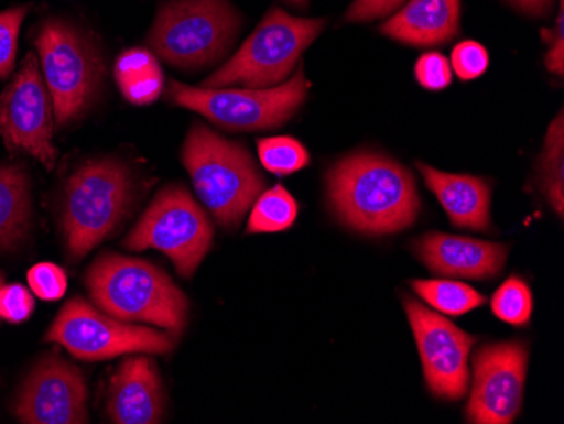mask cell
<instances>
[{"instance_id": "obj_1", "label": "cell", "mask_w": 564, "mask_h": 424, "mask_svg": "<svg viewBox=\"0 0 564 424\" xmlns=\"http://www.w3.org/2000/svg\"><path fill=\"white\" fill-rule=\"evenodd\" d=\"M328 198L345 226L367 236H388L413 226L420 195L413 174L391 157L357 153L329 170Z\"/></svg>"}, {"instance_id": "obj_2", "label": "cell", "mask_w": 564, "mask_h": 424, "mask_svg": "<svg viewBox=\"0 0 564 424\" xmlns=\"http://www.w3.org/2000/svg\"><path fill=\"white\" fill-rule=\"evenodd\" d=\"M95 305L122 322H145L177 337L186 327L188 300L166 272L151 262L101 254L87 271Z\"/></svg>"}, {"instance_id": "obj_3", "label": "cell", "mask_w": 564, "mask_h": 424, "mask_svg": "<svg viewBox=\"0 0 564 424\" xmlns=\"http://www.w3.org/2000/svg\"><path fill=\"white\" fill-rule=\"evenodd\" d=\"M183 164L203 205L224 229H236L265 188L246 145L196 122L183 145Z\"/></svg>"}, {"instance_id": "obj_4", "label": "cell", "mask_w": 564, "mask_h": 424, "mask_svg": "<svg viewBox=\"0 0 564 424\" xmlns=\"http://www.w3.org/2000/svg\"><path fill=\"white\" fill-rule=\"evenodd\" d=\"M134 196V173L120 160L97 157L76 167L62 196V226L69 256L85 258L109 237L131 211Z\"/></svg>"}, {"instance_id": "obj_5", "label": "cell", "mask_w": 564, "mask_h": 424, "mask_svg": "<svg viewBox=\"0 0 564 424\" xmlns=\"http://www.w3.org/2000/svg\"><path fill=\"white\" fill-rule=\"evenodd\" d=\"M41 73L59 128L80 120L104 84V58L88 31L62 18L41 22L34 36Z\"/></svg>"}, {"instance_id": "obj_6", "label": "cell", "mask_w": 564, "mask_h": 424, "mask_svg": "<svg viewBox=\"0 0 564 424\" xmlns=\"http://www.w3.org/2000/svg\"><path fill=\"white\" fill-rule=\"evenodd\" d=\"M242 18L230 0H167L149 31L151 52L167 65L196 72L227 55Z\"/></svg>"}, {"instance_id": "obj_7", "label": "cell", "mask_w": 564, "mask_h": 424, "mask_svg": "<svg viewBox=\"0 0 564 424\" xmlns=\"http://www.w3.org/2000/svg\"><path fill=\"white\" fill-rule=\"evenodd\" d=\"M325 19H304L269 9L239 52L203 81L205 88H272L284 84L301 55L325 30Z\"/></svg>"}, {"instance_id": "obj_8", "label": "cell", "mask_w": 564, "mask_h": 424, "mask_svg": "<svg viewBox=\"0 0 564 424\" xmlns=\"http://www.w3.org/2000/svg\"><path fill=\"white\" fill-rule=\"evenodd\" d=\"M304 73L272 88H198L171 81L167 98L174 106L207 117L228 131H268L293 119L306 100Z\"/></svg>"}, {"instance_id": "obj_9", "label": "cell", "mask_w": 564, "mask_h": 424, "mask_svg": "<svg viewBox=\"0 0 564 424\" xmlns=\"http://www.w3.org/2000/svg\"><path fill=\"white\" fill-rule=\"evenodd\" d=\"M212 243L210 218L182 185L161 189L123 240V246L131 251L156 249L163 252L183 278L195 274Z\"/></svg>"}, {"instance_id": "obj_10", "label": "cell", "mask_w": 564, "mask_h": 424, "mask_svg": "<svg viewBox=\"0 0 564 424\" xmlns=\"http://www.w3.org/2000/svg\"><path fill=\"white\" fill-rule=\"evenodd\" d=\"M44 338L62 345L76 359L90 362L126 354L167 356L176 345L174 335L113 318L78 296L63 306Z\"/></svg>"}, {"instance_id": "obj_11", "label": "cell", "mask_w": 564, "mask_h": 424, "mask_svg": "<svg viewBox=\"0 0 564 424\" xmlns=\"http://www.w3.org/2000/svg\"><path fill=\"white\" fill-rule=\"evenodd\" d=\"M55 112L40 59L28 53L14 80L0 91V138L11 153L28 154L47 171L55 170Z\"/></svg>"}, {"instance_id": "obj_12", "label": "cell", "mask_w": 564, "mask_h": 424, "mask_svg": "<svg viewBox=\"0 0 564 424\" xmlns=\"http://www.w3.org/2000/svg\"><path fill=\"white\" fill-rule=\"evenodd\" d=\"M404 308L416 338L424 379L436 398L458 401L467 394L468 357L475 337L414 297H404Z\"/></svg>"}, {"instance_id": "obj_13", "label": "cell", "mask_w": 564, "mask_h": 424, "mask_svg": "<svg viewBox=\"0 0 564 424\" xmlns=\"http://www.w3.org/2000/svg\"><path fill=\"white\" fill-rule=\"evenodd\" d=\"M528 359V348L522 341L485 345L478 350L474 359L468 423L509 424L518 417Z\"/></svg>"}, {"instance_id": "obj_14", "label": "cell", "mask_w": 564, "mask_h": 424, "mask_svg": "<svg viewBox=\"0 0 564 424\" xmlns=\"http://www.w3.org/2000/svg\"><path fill=\"white\" fill-rule=\"evenodd\" d=\"M87 382L75 363L47 352L19 391L14 414L28 424L88 423Z\"/></svg>"}, {"instance_id": "obj_15", "label": "cell", "mask_w": 564, "mask_h": 424, "mask_svg": "<svg viewBox=\"0 0 564 424\" xmlns=\"http://www.w3.org/2000/svg\"><path fill=\"white\" fill-rule=\"evenodd\" d=\"M417 258L440 276L490 280L506 265L509 247L433 232L416 242Z\"/></svg>"}, {"instance_id": "obj_16", "label": "cell", "mask_w": 564, "mask_h": 424, "mask_svg": "<svg viewBox=\"0 0 564 424\" xmlns=\"http://www.w3.org/2000/svg\"><path fill=\"white\" fill-rule=\"evenodd\" d=\"M107 416L117 424H156L164 417V391L156 363L129 357L120 363L107 395Z\"/></svg>"}, {"instance_id": "obj_17", "label": "cell", "mask_w": 564, "mask_h": 424, "mask_svg": "<svg viewBox=\"0 0 564 424\" xmlns=\"http://www.w3.org/2000/svg\"><path fill=\"white\" fill-rule=\"evenodd\" d=\"M459 14V0H411L380 33L409 46H440L458 36Z\"/></svg>"}, {"instance_id": "obj_18", "label": "cell", "mask_w": 564, "mask_h": 424, "mask_svg": "<svg viewBox=\"0 0 564 424\" xmlns=\"http://www.w3.org/2000/svg\"><path fill=\"white\" fill-rule=\"evenodd\" d=\"M427 188L436 195L448 214L453 226L462 229H490L489 182L470 174H452L434 170L427 164L417 163Z\"/></svg>"}, {"instance_id": "obj_19", "label": "cell", "mask_w": 564, "mask_h": 424, "mask_svg": "<svg viewBox=\"0 0 564 424\" xmlns=\"http://www.w3.org/2000/svg\"><path fill=\"white\" fill-rule=\"evenodd\" d=\"M30 226V173L19 163L0 164V251L24 240Z\"/></svg>"}, {"instance_id": "obj_20", "label": "cell", "mask_w": 564, "mask_h": 424, "mask_svg": "<svg viewBox=\"0 0 564 424\" xmlns=\"http://www.w3.org/2000/svg\"><path fill=\"white\" fill-rule=\"evenodd\" d=\"M117 87L127 102L149 106L163 95L164 73L156 55L144 47H131L113 66Z\"/></svg>"}, {"instance_id": "obj_21", "label": "cell", "mask_w": 564, "mask_h": 424, "mask_svg": "<svg viewBox=\"0 0 564 424\" xmlns=\"http://www.w3.org/2000/svg\"><path fill=\"white\" fill-rule=\"evenodd\" d=\"M413 290L434 312L449 316H462L485 305L487 297L474 287L458 281H414Z\"/></svg>"}, {"instance_id": "obj_22", "label": "cell", "mask_w": 564, "mask_h": 424, "mask_svg": "<svg viewBox=\"0 0 564 424\" xmlns=\"http://www.w3.org/2000/svg\"><path fill=\"white\" fill-rule=\"evenodd\" d=\"M297 204L290 192L282 186L262 192L253 202L247 232L275 233L290 229L297 218Z\"/></svg>"}, {"instance_id": "obj_23", "label": "cell", "mask_w": 564, "mask_h": 424, "mask_svg": "<svg viewBox=\"0 0 564 424\" xmlns=\"http://www.w3.org/2000/svg\"><path fill=\"white\" fill-rule=\"evenodd\" d=\"M541 188L551 207L563 217L564 211V120L563 112L550 126L541 156Z\"/></svg>"}, {"instance_id": "obj_24", "label": "cell", "mask_w": 564, "mask_h": 424, "mask_svg": "<svg viewBox=\"0 0 564 424\" xmlns=\"http://www.w3.org/2000/svg\"><path fill=\"white\" fill-rule=\"evenodd\" d=\"M258 151L262 166L278 176L297 173L310 164L306 148L290 135L261 139Z\"/></svg>"}, {"instance_id": "obj_25", "label": "cell", "mask_w": 564, "mask_h": 424, "mask_svg": "<svg viewBox=\"0 0 564 424\" xmlns=\"http://www.w3.org/2000/svg\"><path fill=\"white\" fill-rule=\"evenodd\" d=\"M492 312L509 325L525 327L532 315L531 287L521 278H509L492 296Z\"/></svg>"}, {"instance_id": "obj_26", "label": "cell", "mask_w": 564, "mask_h": 424, "mask_svg": "<svg viewBox=\"0 0 564 424\" xmlns=\"http://www.w3.org/2000/svg\"><path fill=\"white\" fill-rule=\"evenodd\" d=\"M31 6H18L0 12V78H8L14 69L19 33Z\"/></svg>"}, {"instance_id": "obj_27", "label": "cell", "mask_w": 564, "mask_h": 424, "mask_svg": "<svg viewBox=\"0 0 564 424\" xmlns=\"http://www.w3.org/2000/svg\"><path fill=\"white\" fill-rule=\"evenodd\" d=\"M28 283L37 297L44 302H56L68 290V278L59 265L53 262H40L28 272Z\"/></svg>"}, {"instance_id": "obj_28", "label": "cell", "mask_w": 564, "mask_h": 424, "mask_svg": "<svg viewBox=\"0 0 564 424\" xmlns=\"http://www.w3.org/2000/svg\"><path fill=\"white\" fill-rule=\"evenodd\" d=\"M489 53L477 41H464L456 44L452 52V69L464 81L481 77L489 68Z\"/></svg>"}, {"instance_id": "obj_29", "label": "cell", "mask_w": 564, "mask_h": 424, "mask_svg": "<svg viewBox=\"0 0 564 424\" xmlns=\"http://www.w3.org/2000/svg\"><path fill=\"white\" fill-rule=\"evenodd\" d=\"M417 84L426 90H445L453 78L452 65L442 53H426L414 66Z\"/></svg>"}, {"instance_id": "obj_30", "label": "cell", "mask_w": 564, "mask_h": 424, "mask_svg": "<svg viewBox=\"0 0 564 424\" xmlns=\"http://www.w3.org/2000/svg\"><path fill=\"white\" fill-rule=\"evenodd\" d=\"M34 312V297L22 284L0 287V318L9 323H24Z\"/></svg>"}, {"instance_id": "obj_31", "label": "cell", "mask_w": 564, "mask_h": 424, "mask_svg": "<svg viewBox=\"0 0 564 424\" xmlns=\"http://www.w3.org/2000/svg\"><path fill=\"white\" fill-rule=\"evenodd\" d=\"M405 0H355L345 14L347 22H369L386 18L401 8Z\"/></svg>"}, {"instance_id": "obj_32", "label": "cell", "mask_w": 564, "mask_h": 424, "mask_svg": "<svg viewBox=\"0 0 564 424\" xmlns=\"http://www.w3.org/2000/svg\"><path fill=\"white\" fill-rule=\"evenodd\" d=\"M541 36L550 44V52L546 55V66L554 75L563 77L564 73V4L560 0V14L556 19V28L551 31L544 30Z\"/></svg>"}, {"instance_id": "obj_33", "label": "cell", "mask_w": 564, "mask_h": 424, "mask_svg": "<svg viewBox=\"0 0 564 424\" xmlns=\"http://www.w3.org/2000/svg\"><path fill=\"white\" fill-rule=\"evenodd\" d=\"M510 2L531 15H546L553 6V0H510Z\"/></svg>"}, {"instance_id": "obj_34", "label": "cell", "mask_w": 564, "mask_h": 424, "mask_svg": "<svg viewBox=\"0 0 564 424\" xmlns=\"http://www.w3.org/2000/svg\"><path fill=\"white\" fill-rule=\"evenodd\" d=\"M290 4L296 6V8L304 9L310 0H286Z\"/></svg>"}, {"instance_id": "obj_35", "label": "cell", "mask_w": 564, "mask_h": 424, "mask_svg": "<svg viewBox=\"0 0 564 424\" xmlns=\"http://www.w3.org/2000/svg\"><path fill=\"white\" fill-rule=\"evenodd\" d=\"M4 286V276L0 274V287Z\"/></svg>"}]
</instances>
